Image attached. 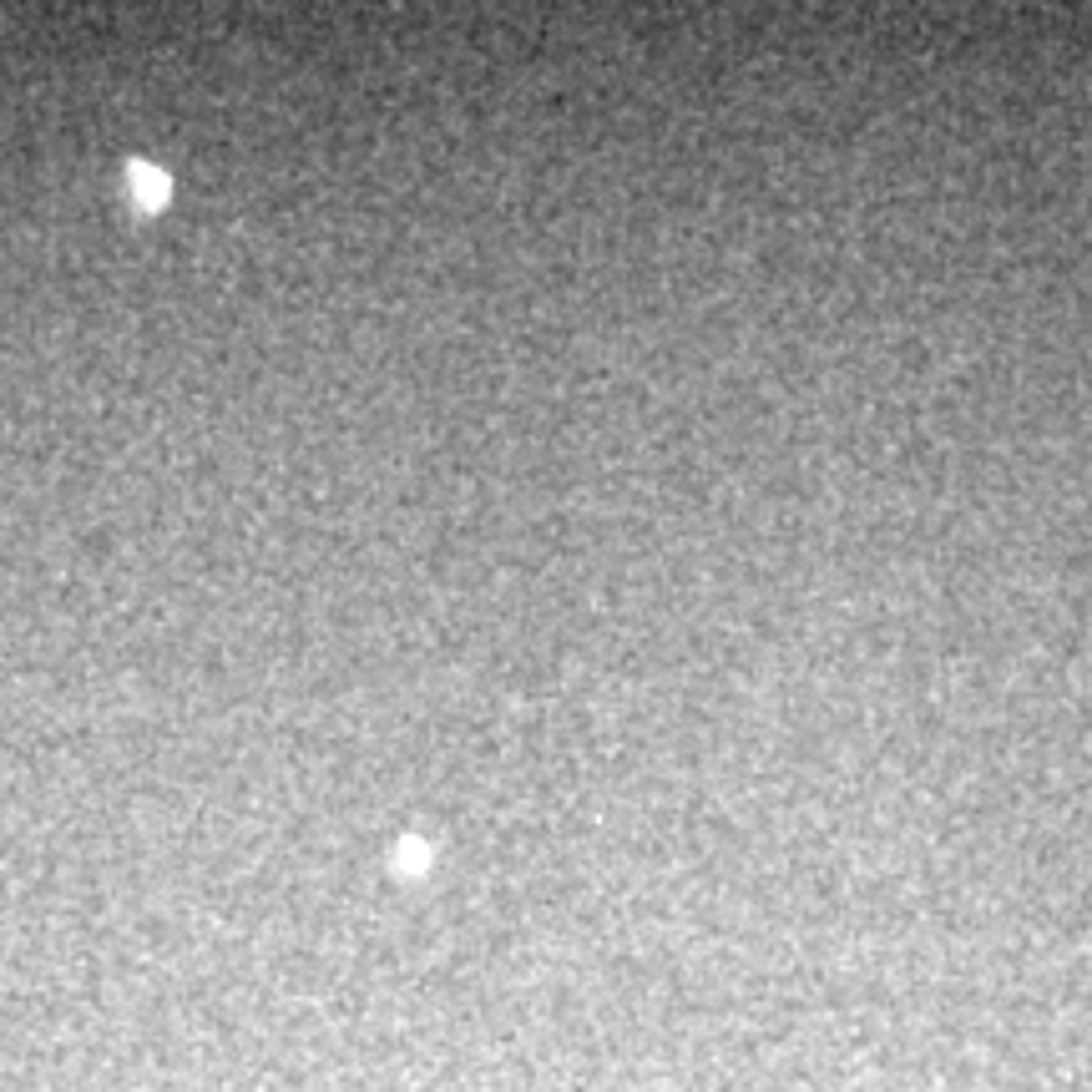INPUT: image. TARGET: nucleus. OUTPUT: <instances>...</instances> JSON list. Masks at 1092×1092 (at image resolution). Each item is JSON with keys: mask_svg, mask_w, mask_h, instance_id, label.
Segmentation results:
<instances>
[{"mask_svg": "<svg viewBox=\"0 0 1092 1092\" xmlns=\"http://www.w3.org/2000/svg\"><path fill=\"white\" fill-rule=\"evenodd\" d=\"M127 172H132V188H137V197H142V203H147V207L168 203V193H172V188H168V172L147 168V162H132Z\"/></svg>", "mask_w": 1092, "mask_h": 1092, "instance_id": "f257e3e1", "label": "nucleus"}]
</instances>
